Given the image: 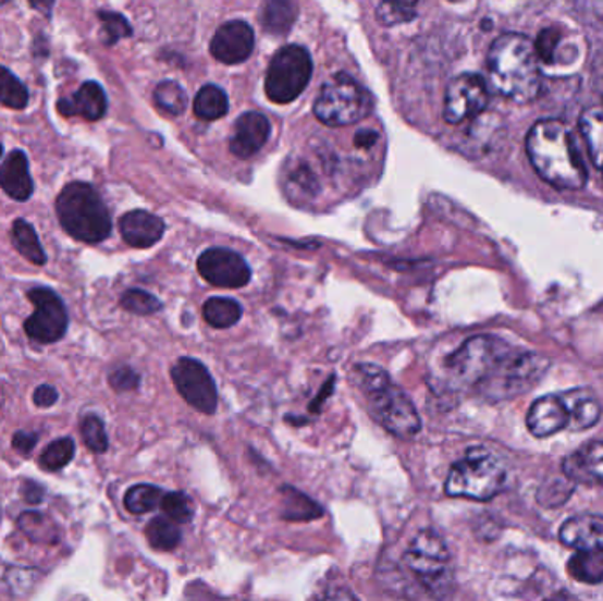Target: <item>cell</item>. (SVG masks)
Listing matches in <instances>:
<instances>
[{
    "mask_svg": "<svg viewBox=\"0 0 603 601\" xmlns=\"http://www.w3.org/2000/svg\"><path fill=\"white\" fill-rule=\"evenodd\" d=\"M377 16L383 25L406 24V22H411L417 16V8H415V4L383 2V4L378 5Z\"/></svg>",
    "mask_w": 603,
    "mask_h": 601,
    "instance_id": "obj_41",
    "label": "cell"
},
{
    "mask_svg": "<svg viewBox=\"0 0 603 601\" xmlns=\"http://www.w3.org/2000/svg\"><path fill=\"white\" fill-rule=\"evenodd\" d=\"M121 307L126 309L127 312H133V315L149 316L161 310L163 304L156 296L150 295L149 292L133 287L121 296Z\"/></svg>",
    "mask_w": 603,
    "mask_h": 601,
    "instance_id": "obj_36",
    "label": "cell"
},
{
    "mask_svg": "<svg viewBox=\"0 0 603 601\" xmlns=\"http://www.w3.org/2000/svg\"><path fill=\"white\" fill-rule=\"evenodd\" d=\"M57 110L62 116H82L85 121H101L108 110V98L104 88L98 82H85L71 98L57 102Z\"/></svg>",
    "mask_w": 603,
    "mask_h": 601,
    "instance_id": "obj_18",
    "label": "cell"
},
{
    "mask_svg": "<svg viewBox=\"0 0 603 601\" xmlns=\"http://www.w3.org/2000/svg\"><path fill=\"white\" fill-rule=\"evenodd\" d=\"M198 272L218 287H242L251 281V269L235 250L212 247L198 258Z\"/></svg>",
    "mask_w": 603,
    "mask_h": 601,
    "instance_id": "obj_13",
    "label": "cell"
},
{
    "mask_svg": "<svg viewBox=\"0 0 603 601\" xmlns=\"http://www.w3.org/2000/svg\"><path fill=\"white\" fill-rule=\"evenodd\" d=\"M566 415H568V429L580 430L590 429L596 426V421L602 417V406L599 398L594 397L591 390L574 389L568 392L559 393Z\"/></svg>",
    "mask_w": 603,
    "mask_h": 601,
    "instance_id": "obj_22",
    "label": "cell"
},
{
    "mask_svg": "<svg viewBox=\"0 0 603 601\" xmlns=\"http://www.w3.org/2000/svg\"><path fill=\"white\" fill-rule=\"evenodd\" d=\"M161 510L175 524H187L195 514L193 500L184 492H167L161 501Z\"/></svg>",
    "mask_w": 603,
    "mask_h": 601,
    "instance_id": "obj_37",
    "label": "cell"
},
{
    "mask_svg": "<svg viewBox=\"0 0 603 601\" xmlns=\"http://www.w3.org/2000/svg\"><path fill=\"white\" fill-rule=\"evenodd\" d=\"M0 189L14 201L24 204L34 195V181L30 164L24 150H13L0 164Z\"/></svg>",
    "mask_w": 603,
    "mask_h": 601,
    "instance_id": "obj_20",
    "label": "cell"
},
{
    "mask_svg": "<svg viewBox=\"0 0 603 601\" xmlns=\"http://www.w3.org/2000/svg\"><path fill=\"white\" fill-rule=\"evenodd\" d=\"M517 349L502 339L478 335L466 341L446 361L452 381L475 389L483 397L496 398L505 383Z\"/></svg>",
    "mask_w": 603,
    "mask_h": 601,
    "instance_id": "obj_3",
    "label": "cell"
},
{
    "mask_svg": "<svg viewBox=\"0 0 603 601\" xmlns=\"http://www.w3.org/2000/svg\"><path fill=\"white\" fill-rule=\"evenodd\" d=\"M355 383L366 398L367 409L371 417L390 434L409 440L422 429L411 398L390 380L381 367L372 364H358L355 367Z\"/></svg>",
    "mask_w": 603,
    "mask_h": 601,
    "instance_id": "obj_4",
    "label": "cell"
},
{
    "mask_svg": "<svg viewBox=\"0 0 603 601\" xmlns=\"http://www.w3.org/2000/svg\"><path fill=\"white\" fill-rule=\"evenodd\" d=\"M22 494H24V498L28 501V503H41L42 495H45V489H42L39 483H36V481H27V483H24Z\"/></svg>",
    "mask_w": 603,
    "mask_h": 601,
    "instance_id": "obj_46",
    "label": "cell"
},
{
    "mask_svg": "<svg viewBox=\"0 0 603 601\" xmlns=\"http://www.w3.org/2000/svg\"><path fill=\"white\" fill-rule=\"evenodd\" d=\"M11 241H13L14 249L19 250L27 261L36 267L47 265V253L42 249L38 233L30 222L25 219H16L11 228Z\"/></svg>",
    "mask_w": 603,
    "mask_h": 601,
    "instance_id": "obj_23",
    "label": "cell"
},
{
    "mask_svg": "<svg viewBox=\"0 0 603 601\" xmlns=\"http://www.w3.org/2000/svg\"><path fill=\"white\" fill-rule=\"evenodd\" d=\"M34 315L25 319L24 330L34 343L53 344L64 339L70 329V315L62 296L47 286H34L27 292Z\"/></svg>",
    "mask_w": 603,
    "mask_h": 601,
    "instance_id": "obj_10",
    "label": "cell"
},
{
    "mask_svg": "<svg viewBox=\"0 0 603 601\" xmlns=\"http://www.w3.org/2000/svg\"><path fill=\"white\" fill-rule=\"evenodd\" d=\"M312 76V59L309 51L298 45L281 48L270 61L264 76V93L270 101L288 105L295 101Z\"/></svg>",
    "mask_w": 603,
    "mask_h": 601,
    "instance_id": "obj_9",
    "label": "cell"
},
{
    "mask_svg": "<svg viewBox=\"0 0 603 601\" xmlns=\"http://www.w3.org/2000/svg\"><path fill=\"white\" fill-rule=\"evenodd\" d=\"M283 517L288 520H311L321 517L323 510L293 487H283Z\"/></svg>",
    "mask_w": 603,
    "mask_h": 601,
    "instance_id": "obj_30",
    "label": "cell"
},
{
    "mask_svg": "<svg viewBox=\"0 0 603 601\" xmlns=\"http://www.w3.org/2000/svg\"><path fill=\"white\" fill-rule=\"evenodd\" d=\"M153 102H156L159 110H163L168 115L179 116L186 111L187 94L173 79H164L153 90Z\"/></svg>",
    "mask_w": 603,
    "mask_h": 601,
    "instance_id": "obj_32",
    "label": "cell"
},
{
    "mask_svg": "<svg viewBox=\"0 0 603 601\" xmlns=\"http://www.w3.org/2000/svg\"><path fill=\"white\" fill-rule=\"evenodd\" d=\"M404 563L432 597L443 598L451 591L454 582L452 555L436 531L422 529L417 532V537L404 554Z\"/></svg>",
    "mask_w": 603,
    "mask_h": 601,
    "instance_id": "obj_8",
    "label": "cell"
},
{
    "mask_svg": "<svg viewBox=\"0 0 603 601\" xmlns=\"http://www.w3.org/2000/svg\"><path fill=\"white\" fill-rule=\"evenodd\" d=\"M563 33L559 28H543L534 41V50L539 61L545 64H556L559 48H562Z\"/></svg>",
    "mask_w": 603,
    "mask_h": 601,
    "instance_id": "obj_39",
    "label": "cell"
},
{
    "mask_svg": "<svg viewBox=\"0 0 603 601\" xmlns=\"http://www.w3.org/2000/svg\"><path fill=\"white\" fill-rule=\"evenodd\" d=\"M270 138V122L263 113L247 111L238 116L233 127L230 150L238 159H249L260 152Z\"/></svg>",
    "mask_w": 603,
    "mask_h": 601,
    "instance_id": "obj_15",
    "label": "cell"
},
{
    "mask_svg": "<svg viewBox=\"0 0 603 601\" xmlns=\"http://www.w3.org/2000/svg\"><path fill=\"white\" fill-rule=\"evenodd\" d=\"M2 154H4V147H2V145H0V158H2Z\"/></svg>",
    "mask_w": 603,
    "mask_h": 601,
    "instance_id": "obj_51",
    "label": "cell"
},
{
    "mask_svg": "<svg viewBox=\"0 0 603 601\" xmlns=\"http://www.w3.org/2000/svg\"><path fill=\"white\" fill-rule=\"evenodd\" d=\"M255 48V33L251 25L233 20L221 25L210 41V53L221 64L235 65L247 61Z\"/></svg>",
    "mask_w": 603,
    "mask_h": 601,
    "instance_id": "obj_14",
    "label": "cell"
},
{
    "mask_svg": "<svg viewBox=\"0 0 603 601\" xmlns=\"http://www.w3.org/2000/svg\"><path fill=\"white\" fill-rule=\"evenodd\" d=\"M377 142L378 133L372 130L358 131L357 136H355V145L358 148H371Z\"/></svg>",
    "mask_w": 603,
    "mask_h": 601,
    "instance_id": "obj_47",
    "label": "cell"
},
{
    "mask_svg": "<svg viewBox=\"0 0 603 601\" xmlns=\"http://www.w3.org/2000/svg\"><path fill=\"white\" fill-rule=\"evenodd\" d=\"M591 78H593L594 90L603 99V48H600L599 53L594 56L593 64H591Z\"/></svg>",
    "mask_w": 603,
    "mask_h": 601,
    "instance_id": "obj_45",
    "label": "cell"
},
{
    "mask_svg": "<svg viewBox=\"0 0 603 601\" xmlns=\"http://www.w3.org/2000/svg\"><path fill=\"white\" fill-rule=\"evenodd\" d=\"M545 601H576V598L570 597V594H566V592H559L556 597L549 598V600Z\"/></svg>",
    "mask_w": 603,
    "mask_h": 601,
    "instance_id": "obj_50",
    "label": "cell"
},
{
    "mask_svg": "<svg viewBox=\"0 0 603 601\" xmlns=\"http://www.w3.org/2000/svg\"><path fill=\"white\" fill-rule=\"evenodd\" d=\"M591 10H593L594 16L600 20L603 24V2H594V4L590 5Z\"/></svg>",
    "mask_w": 603,
    "mask_h": 601,
    "instance_id": "obj_49",
    "label": "cell"
},
{
    "mask_svg": "<svg viewBox=\"0 0 603 601\" xmlns=\"http://www.w3.org/2000/svg\"><path fill=\"white\" fill-rule=\"evenodd\" d=\"M122 238L135 249H149L163 238L164 221L147 210H131L119 221Z\"/></svg>",
    "mask_w": 603,
    "mask_h": 601,
    "instance_id": "obj_16",
    "label": "cell"
},
{
    "mask_svg": "<svg viewBox=\"0 0 603 601\" xmlns=\"http://www.w3.org/2000/svg\"><path fill=\"white\" fill-rule=\"evenodd\" d=\"M204 318L214 329H230L242 318V306L233 298L214 296L205 302Z\"/></svg>",
    "mask_w": 603,
    "mask_h": 601,
    "instance_id": "obj_27",
    "label": "cell"
},
{
    "mask_svg": "<svg viewBox=\"0 0 603 601\" xmlns=\"http://www.w3.org/2000/svg\"><path fill=\"white\" fill-rule=\"evenodd\" d=\"M82 438L88 449L96 454H104L108 450V436L104 424L96 415H87L82 421Z\"/></svg>",
    "mask_w": 603,
    "mask_h": 601,
    "instance_id": "obj_40",
    "label": "cell"
},
{
    "mask_svg": "<svg viewBox=\"0 0 603 601\" xmlns=\"http://www.w3.org/2000/svg\"><path fill=\"white\" fill-rule=\"evenodd\" d=\"M193 110L201 121H218L226 115L230 110L226 93L218 85H205L200 93L196 94Z\"/></svg>",
    "mask_w": 603,
    "mask_h": 601,
    "instance_id": "obj_26",
    "label": "cell"
},
{
    "mask_svg": "<svg viewBox=\"0 0 603 601\" xmlns=\"http://www.w3.org/2000/svg\"><path fill=\"white\" fill-rule=\"evenodd\" d=\"M528 429L537 438H547L557 434L559 430L568 429V415L559 395H543L529 407L526 418Z\"/></svg>",
    "mask_w": 603,
    "mask_h": 601,
    "instance_id": "obj_21",
    "label": "cell"
},
{
    "mask_svg": "<svg viewBox=\"0 0 603 601\" xmlns=\"http://www.w3.org/2000/svg\"><path fill=\"white\" fill-rule=\"evenodd\" d=\"M568 572L582 584L603 582V551L577 552L568 563Z\"/></svg>",
    "mask_w": 603,
    "mask_h": 601,
    "instance_id": "obj_29",
    "label": "cell"
},
{
    "mask_svg": "<svg viewBox=\"0 0 603 601\" xmlns=\"http://www.w3.org/2000/svg\"><path fill=\"white\" fill-rule=\"evenodd\" d=\"M0 105L11 110H24L28 105V88L4 65H0Z\"/></svg>",
    "mask_w": 603,
    "mask_h": 601,
    "instance_id": "obj_33",
    "label": "cell"
},
{
    "mask_svg": "<svg viewBox=\"0 0 603 601\" xmlns=\"http://www.w3.org/2000/svg\"><path fill=\"white\" fill-rule=\"evenodd\" d=\"M39 436L36 432H25V430H19L16 434L13 436V449L20 454H30L34 446L38 444Z\"/></svg>",
    "mask_w": 603,
    "mask_h": 601,
    "instance_id": "obj_43",
    "label": "cell"
},
{
    "mask_svg": "<svg viewBox=\"0 0 603 601\" xmlns=\"http://www.w3.org/2000/svg\"><path fill=\"white\" fill-rule=\"evenodd\" d=\"M505 464L485 449H471L452 466L445 492L452 498L489 501L505 489Z\"/></svg>",
    "mask_w": 603,
    "mask_h": 601,
    "instance_id": "obj_6",
    "label": "cell"
},
{
    "mask_svg": "<svg viewBox=\"0 0 603 601\" xmlns=\"http://www.w3.org/2000/svg\"><path fill=\"white\" fill-rule=\"evenodd\" d=\"M108 381H110V387L115 392H131V390H136L139 387L138 372L131 369V367H119V369L113 370Z\"/></svg>",
    "mask_w": 603,
    "mask_h": 601,
    "instance_id": "obj_42",
    "label": "cell"
},
{
    "mask_svg": "<svg viewBox=\"0 0 603 601\" xmlns=\"http://www.w3.org/2000/svg\"><path fill=\"white\" fill-rule=\"evenodd\" d=\"M172 380L176 392L181 393L182 398L195 407L196 412L214 415L219 403L218 387L209 369L201 361L182 356L172 367Z\"/></svg>",
    "mask_w": 603,
    "mask_h": 601,
    "instance_id": "obj_11",
    "label": "cell"
},
{
    "mask_svg": "<svg viewBox=\"0 0 603 601\" xmlns=\"http://www.w3.org/2000/svg\"><path fill=\"white\" fill-rule=\"evenodd\" d=\"M145 535L156 551H173L182 540L181 529L167 517L152 518L147 524Z\"/></svg>",
    "mask_w": 603,
    "mask_h": 601,
    "instance_id": "obj_31",
    "label": "cell"
},
{
    "mask_svg": "<svg viewBox=\"0 0 603 601\" xmlns=\"http://www.w3.org/2000/svg\"><path fill=\"white\" fill-rule=\"evenodd\" d=\"M57 218L67 235L84 244H101L112 233V216L88 182L64 185L56 201Z\"/></svg>",
    "mask_w": 603,
    "mask_h": 601,
    "instance_id": "obj_5",
    "label": "cell"
},
{
    "mask_svg": "<svg viewBox=\"0 0 603 601\" xmlns=\"http://www.w3.org/2000/svg\"><path fill=\"white\" fill-rule=\"evenodd\" d=\"M559 540L577 552L603 551V517L577 515L563 524Z\"/></svg>",
    "mask_w": 603,
    "mask_h": 601,
    "instance_id": "obj_19",
    "label": "cell"
},
{
    "mask_svg": "<svg viewBox=\"0 0 603 601\" xmlns=\"http://www.w3.org/2000/svg\"><path fill=\"white\" fill-rule=\"evenodd\" d=\"M19 523L22 529H24L25 535H28L33 540L57 541L56 526L42 514H36V512L22 514Z\"/></svg>",
    "mask_w": 603,
    "mask_h": 601,
    "instance_id": "obj_38",
    "label": "cell"
},
{
    "mask_svg": "<svg viewBox=\"0 0 603 601\" xmlns=\"http://www.w3.org/2000/svg\"><path fill=\"white\" fill-rule=\"evenodd\" d=\"M164 494L163 489L150 486V483H139V486L131 487L130 491L124 495V506L130 514L144 515L153 512L161 506Z\"/></svg>",
    "mask_w": 603,
    "mask_h": 601,
    "instance_id": "obj_28",
    "label": "cell"
},
{
    "mask_svg": "<svg viewBox=\"0 0 603 601\" xmlns=\"http://www.w3.org/2000/svg\"><path fill=\"white\" fill-rule=\"evenodd\" d=\"M75 452V441L71 438H61L48 444L47 450L39 457V464L47 471H59L73 461Z\"/></svg>",
    "mask_w": 603,
    "mask_h": 601,
    "instance_id": "obj_34",
    "label": "cell"
},
{
    "mask_svg": "<svg viewBox=\"0 0 603 601\" xmlns=\"http://www.w3.org/2000/svg\"><path fill=\"white\" fill-rule=\"evenodd\" d=\"M371 111V94L346 73L327 79L315 102L316 119L330 127L358 124Z\"/></svg>",
    "mask_w": 603,
    "mask_h": 601,
    "instance_id": "obj_7",
    "label": "cell"
},
{
    "mask_svg": "<svg viewBox=\"0 0 603 601\" xmlns=\"http://www.w3.org/2000/svg\"><path fill=\"white\" fill-rule=\"evenodd\" d=\"M563 473L576 483L603 487V441H591L568 455Z\"/></svg>",
    "mask_w": 603,
    "mask_h": 601,
    "instance_id": "obj_17",
    "label": "cell"
},
{
    "mask_svg": "<svg viewBox=\"0 0 603 601\" xmlns=\"http://www.w3.org/2000/svg\"><path fill=\"white\" fill-rule=\"evenodd\" d=\"M539 56L525 34L506 33L492 42L489 78L496 93L516 102H531L542 88Z\"/></svg>",
    "mask_w": 603,
    "mask_h": 601,
    "instance_id": "obj_2",
    "label": "cell"
},
{
    "mask_svg": "<svg viewBox=\"0 0 603 601\" xmlns=\"http://www.w3.org/2000/svg\"><path fill=\"white\" fill-rule=\"evenodd\" d=\"M579 130L590 148L594 167L599 168L603 175V108L593 107L584 110L580 115Z\"/></svg>",
    "mask_w": 603,
    "mask_h": 601,
    "instance_id": "obj_24",
    "label": "cell"
},
{
    "mask_svg": "<svg viewBox=\"0 0 603 601\" xmlns=\"http://www.w3.org/2000/svg\"><path fill=\"white\" fill-rule=\"evenodd\" d=\"M528 158L534 172L557 189L576 191L588 181L576 139L562 121L543 119L529 130L526 138Z\"/></svg>",
    "mask_w": 603,
    "mask_h": 601,
    "instance_id": "obj_1",
    "label": "cell"
},
{
    "mask_svg": "<svg viewBox=\"0 0 603 601\" xmlns=\"http://www.w3.org/2000/svg\"><path fill=\"white\" fill-rule=\"evenodd\" d=\"M489 105V87L480 74L465 73L452 79L445 93L443 119L457 125L480 115Z\"/></svg>",
    "mask_w": 603,
    "mask_h": 601,
    "instance_id": "obj_12",
    "label": "cell"
},
{
    "mask_svg": "<svg viewBox=\"0 0 603 601\" xmlns=\"http://www.w3.org/2000/svg\"><path fill=\"white\" fill-rule=\"evenodd\" d=\"M34 404L39 407H51L59 401V392L50 384H41L34 392Z\"/></svg>",
    "mask_w": 603,
    "mask_h": 601,
    "instance_id": "obj_44",
    "label": "cell"
},
{
    "mask_svg": "<svg viewBox=\"0 0 603 601\" xmlns=\"http://www.w3.org/2000/svg\"><path fill=\"white\" fill-rule=\"evenodd\" d=\"M295 20H297V4L286 0H272L269 4H264L261 11V25L264 33L274 34V36L288 34Z\"/></svg>",
    "mask_w": 603,
    "mask_h": 601,
    "instance_id": "obj_25",
    "label": "cell"
},
{
    "mask_svg": "<svg viewBox=\"0 0 603 601\" xmlns=\"http://www.w3.org/2000/svg\"><path fill=\"white\" fill-rule=\"evenodd\" d=\"M320 601H358L353 597L352 592L344 591V589H335V591L329 592L325 598H321Z\"/></svg>",
    "mask_w": 603,
    "mask_h": 601,
    "instance_id": "obj_48",
    "label": "cell"
},
{
    "mask_svg": "<svg viewBox=\"0 0 603 601\" xmlns=\"http://www.w3.org/2000/svg\"><path fill=\"white\" fill-rule=\"evenodd\" d=\"M99 22L102 24V34H104V45L113 47L121 39L133 36V27L127 22L126 16L115 11H98Z\"/></svg>",
    "mask_w": 603,
    "mask_h": 601,
    "instance_id": "obj_35",
    "label": "cell"
}]
</instances>
